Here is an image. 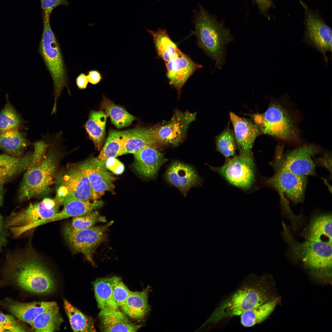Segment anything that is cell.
Masks as SVG:
<instances>
[{
  "label": "cell",
  "mask_w": 332,
  "mask_h": 332,
  "mask_svg": "<svg viewBox=\"0 0 332 332\" xmlns=\"http://www.w3.org/2000/svg\"><path fill=\"white\" fill-rule=\"evenodd\" d=\"M4 268L9 278L23 290L45 294L54 289L51 273L30 245L7 252Z\"/></svg>",
  "instance_id": "cell-1"
},
{
  "label": "cell",
  "mask_w": 332,
  "mask_h": 332,
  "mask_svg": "<svg viewBox=\"0 0 332 332\" xmlns=\"http://www.w3.org/2000/svg\"><path fill=\"white\" fill-rule=\"evenodd\" d=\"M193 23L198 45L220 69L224 61L226 45L232 40L228 30L200 6Z\"/></svg>",
  "instance_id": "cell-2"
},
{
  "label": "cell",
  "mask_w": 332,
  "mask_h": 332,
  "mask_svg": "<svg viewBox=\"0 0 332 332\" xmlns=\"http://www.w3.org/2000/svg\"><path fill=\"white\" fill-rule=\"evenodd\" d=\"M283 226L282 235L288 244L289 255L316 275H331L332 243L308 240L300 242L293 237L284 223Z\"/></svg>",
  "instance_id": "cell-3"
},
{
  "label": "cell",
  "mask_w": 332,
  "mask_h": 332,
  "mask_svg": "<svg viewBox=\"0 0 332 332\" xmlns=\"http://www.w3.org/2000/svg\"><path fill=\"white\" fill-rule=\"evenodd\" d=\"M263 285L260 282H255L242 286L220 304L204 325L240 315L245 311L267 302V290Z\"/></svg>",
  "instance_id": "cell-4"
},
{
  "label": "cell",
  "mask_w": 332,
  "mask_h": 332,
  "mask_svg": "<svg viewBox=\"0 0 332 332\" xmlns=\"http://www.w3.org/2000/svg\"><path fill=\"white\" fill-rule=\"evenodd\" d=\"M43 11V29L39 51L53 81L54 102L53 109L55 110L58 98L67 85L66 76L60 49L50 25L51 13Z\"/></svg>",
  "instance_id": "cell-5"
},
{
  "label": "cell",
  "mask_w": 332,
  "mask_h": 332,
  "mask_svg": "<svg viewBox=\"0 0 332 332\" xmlns=\"http://www.w3.org/2000/svg\"><path fill=\"white\" fill-rule=\"evenodd\" d=\"M38 164L32 166L24 174L18 192L20 202L49 193L57 166L56 153L50 149Z\"/></svg>",
  "instance_id": "cell-6"
},
{
  "label": "cell",
  "mask_w": 332,
  "mask_h": 332,
  "mask_svg": "<svg viewBox=\"0 0 332 332\" xmlns=\"http://www.w3.org/2000/svg\"><path fill=\"white\" fill-rule=\"evenodd\" d=\"M59 206L55 199L45 198L11 215L6 220V227L12 237L17 239L27 231L44 224L59 211Z\"/></svg>",
  "instance_id": "cell-7"
},
{
  "label": "cell",
  "mask_w": 332,
  "mask_h": 332,
  "mask_svg": "<svg viewBox=\"0 0 332 332\" xmlns=\"http://www.w3.org/2000/svg\"><path fill=\"white\" fill-rule=\"evenodd\" d=\"M253 119L261 133L285 141L297 139V131L291 117L279 103H271L264 113L254 114Z\"/></svg>",
  "instance_id": "cell-8"
},
{
  "label": "cell",
  "mask_w": 332,
  "mask_h": 332,
  "mask_svg": "<svg viewBox=\"0 0 332 332\" xmlns=\"http://www.w3.org/2000/svg\"><path fill=\"white\" fill-rule=\"evenodd\" d=\"M56 192L54 199L60 206L73 200L94 199L88 178L76 165L69 166L59 174L56 180Z\"/></svg>",
  "instance_id": "cell-9"
},
{
  "label": "cell",
  "mask_w": 332,
  "mask_h": 332,
  "mask_svg": "<svg viewBox=\"0 0 332 332\" xmlns=\"http://www.w3.org/2000/svg\"><path fill=\"white\" fill-rule=\"evenodd\" d=\"M113 223V221H111L104 225L93 226L81 230H75L70 224H67L63 229L64 237L74 252L82 254L94 265L93 255L95 250L103 241L106 231Z\"/></svg>",
  "instance_id": "cell-10"
},
{
  "label": "cell",
  "mask_w": 332,
  "mask_h": 332,
  "mask_svg": "<svg viewBox=\"0 0 332 332\" xmlns=\"http://www.w3.org/2000/svg\"><path fill=\"white\" fill-rule=\"evenodd\" d=\"M211 168L231 184L243 189L250 188L254 181L255 163L252 151L239 152L222 166Z\"/></svg>",
  "instance_id": "cell-11"
},
{
  "label": "cell",
  "mask_w": 332,
  "mask_h": 332,
  "mask_svg": "<svg viewBox=\"0 0 332 332\" xmlns=\"http://www.w3.org/2000/svg\"><path fill=\"white\" fill-rule=\"evenodd\" d=\"M305 13V30L303 41L307 45L321 53L325 61L328 58L327 51H332V31L318 14L301 2Z\"/></svg>",
  "instance_id": "cell-12"
},
{
  "label": "cell",
  "mask_w": 332,
  "mask_h": 332,
  "mask_svg": "<svg viewBox=\"0 0 332 332\" xmlns=\"http://www.w3.org/2000/svg\"><path fill=\"white\" fill-rule=\"evenodd\" d=\"M196 113L175 112L171 120L153 128L156 143L174 146L184 139L190 124L196 119Z\"/></svg>",
  "instance_id": "cell-13"
},
{
  "label": "cell",
  "mask_w": 332,
  "mask_h": 332,
  "mask_svg": "<svg viewBox=\"0 0 332 332\" xmlns=\"http://www.w3.org/2000/svg\"><path fill=\"white\" fill-rule=\"evenodd\" d=\"M76 165L88 178L94 199L99 200L105 192L113 191L116 178L98 157L89 158Z\"/></svg>",
  "instance_id": "cell-14"
},
{
  "label": "cell",
  "mask_w": 332,
  "mask_h": 332,
  "mask_svg": "<svg viewBox=\"0 0 332 332\" xmlns=\"http://www.w3.org/2000/svg\"><path fill=\"white\" fill-rule=\"evenodd\" d=\"M266 183L277 190L281 194L285 193L294 203L302 201L306 183V178L286 169L279 162H277L276 172L266 180Z\"/></svg>",
  "instance_id": "cell-15"
},
{
  "label": "cell",
  "mask_w": 332,
  "mask_h": 332,
  "mask_svg": "<svg viewBox=\"0 0 332 332\" xmlns=\"http://www.w3.org/2000/svg\"><path fill=\"white\" fill-rule=\"evenodd\" d=\"M317 150L314 145H304L290 152L284 160L279 162L284 168L297 175H314L315 165L312 157Z\"/></svg>",
  "instance_id": "cell-16"
},
{
  "label": "cell",
  "mask_w": 332,
  "mask_h": 332,
  "mask_svg": "<svg viewBox=\"0 0 332 332\" xmlns=\"http://www.w3.org/2000/svg\"><path fill=\"white\" fill-rule=\"evenodd\" d=\"M133 169L146 179L155 178L161 167L168 159L154 145L147 146L134 154Z\"/></svg>",
  "instance_id": "cell-17"
},
{
  "label": "cell",
  "mask_w": 332,
  "mask_h": 332,
  "mask_svg": "<svg viewBox=\"0 0 332 332\" xmlns=\"http://www.w3.org/2000/svg\"><path fill=\"white\" fill-rule=\"evenodd\" d=\"M165 63L169 84L179 92L194 72L202 67L180 50L174 57Z\"/></svg>",
  "instance_id": "cell-18"
},
{
  "label": "cell",
  "mask_w": 332,
  "mask_h": 332,
  "mask_svg": "<svg viewBox=\"0 0 332 332\" xmlns=\"http://www.w3.org/2000/svg\"><path fill=\"white\" fill-rule=\"evenodd\" d=\"M165 178L184 196L192 187L201 182L199 175L192 167L178 161H174L170 165L166 172Z\"/></svg>",
  "instance_id": "cell-19"
},
{
  "label": "cell",
  "mask_w": 332,
  "mask_h": 332,
  "mask_svg": "<svg viewBox=\"0 0 332 332\" xmlns=\"http://www.w3.org/2000/svg\"><path fill=\"white\" fill-rule=\"evenodd\" d=\"M230 116L239 152L251 151L256 138L261 133L258 126L255 122L239 117L232 112H230Z\"/></svg>",
  "instance_id": "cell-20"
},
{
  "label": "cell",
  "mask_w": 332,
  "mask_h": 332,
  "mask_svg": "<svg viewBox=\"0 0 332 332\" xmlns=\"http://www.w3.org/2000/svg\"><path fill=\"white\" fill-rule=\"evenodd\" d=\"M302 234L306 240L332 243V215L318 214L313 216Z\"/></svg>",
  "instance_id": "cell-21"
},
{
  "label": "cell",
  "mask_w": 332,
  "mask_h": 332,
  "mask_svg": "<svg viewBox=\"0 0 332 332\" xmlns=\"http://www.w3.org/2000/svg\"><path fill=\"white\" fill-rule=\"evenodd\" d=\"M98 316L102 331L136 332L142 326L134 324L117 310H101Z\"/></svg>",
  "instance_id": "cell-22"
},
{
  "label": "cell",
  "mask_w": 332,
  "mask_h": 332,
  "mask_svg": "<svg viewBox=\"0 0 332 332\" xmlns=\"http://www.w3.org/2000/svg\"><path fill=\"white\" fill-rule=\"evenodd\" d=\"M32 164V153L20 156L0 154V185L26 171Z\"/></svg>",
  "instance_id": "cell-23"
},
{
  "label": "cell",
  "mask_w": 332,
  "mask_h": 332,
  "mask_svg": "<svg viewBox=\"0 0 332 332\" xmlns=\"http://www.w3.org/2000/svg\"><path fill=\"white\" fill-rule=\"evenodd\" d=\"M104 203L101 200L95 199L72 200L64 204L61 211H58L45 223L89 214L101 208Z\"/></svg>",
  "instance_id": "cell-24"
},
{
  "label": "cell",
  "mask_w": 332,
  "mask_h": 332,
  "mask_svg": "<svg viewBox=\"0 0 332 332\" xmlns=\"http://www.w3.org/2000/svg\"><path fill=\"white\" fill-rule=\"evenodd\" d=\"M150 288L148 286L141 291H130L124 303L121 306L124 314L134 319L144 317L150 310L148 297Z\"/></svg>",
  "instance_id": "cell-25"
},
{
  "label": "cell",
  "mask_w": 332,
  "mask_h": 332,
  "mask_svg": "<svg viewBox=\"0 0 332 332\" xmlns=\"http://www.w3.org/2000/svg\"><path fill=\"white\" fill-rule=\"evenodd\" d=\"M57 304L55 302L23 303L11 301L8 304V308L10 312L18 319L31 325L39 314Z\"/></svg>",
  "instance_id": "cell-26"
},
{
  "label": "cell",
  "mask_w": 332,
  "mask_h": 332,
  "mask_svg": "<svg viewBox=\"0 0 332 332\" xmlns=\"http://www.w3.org/2000/svg\"><path fill=\"white\" fill-rule=\"evenodd\" d=\"M153 128H137L129 130L124 143L121 155L133 154L156 143Z\"/></svg>",
  "instance_id": "cell-27"
},
{
  "label": "cell",
  "mask_w": 332,
  "mask_h": 332,
  "mask_svg": "<svg viewBox=\"0 0 332 332\" xmlns=\"http://www.w3.org/2000/svg\"><path fill=\"white\" fill-rule=\"evenodd\" d=\"M28 144L25 133L19 129L0 132V148L10 155L21 156Z\"/></svg>",
  "instance_id": "cell-28"
},
{
  "label": "cell",
  "mask_w": 332,
  "mask_h": 332,
  "mask_svg": "<svg viewBox=\"0 0 332 332\" xmlns=\"http://www.w3.org/2000/svg\"><path fill=\"white\" fill-rule=\"evenodd\" d=\"M95 296L101 310H116L119 307L113 296L111 278L97 279L93 283Z\"/></svg>",
  "instance_id": "cell-29"
},
{
  "label": "cell",
  "mask_w": 332,
  "mask_h": 332,
  "mask_svg": "<svg viewBox=\"0 0 332 332\" xmlns=\"http://www.w3.org/2000/svg\"><path fill=\"white\" fill-rule=\"evenodd\" d=\"M63 322L57 304L39 314L30 325L36 332H54L59 330Z\"/></svg>",
  "instance_id": "cell-30"
},
{
  "label": "cell",
  "mask_w": 332,
  "mask_h": 332,
  "mask_svg": "<svg viewBox=\"0 0 332 332\" xmlns=\"http://www.w3.org/2000/svg\"><path fill=\"white\" fill-rule=\"evenodd\" d=\"M145 28L153 38L158 56L165 63L176 56L180 49L170 38L165 29H159L154 31Z\"/></svg>",
  "instance_id": "cell-31"
},
{
  "label": "cell",
  "mask_w": 332,
  "mask_h": 332,
  "mask_svg": "<svg viewBox=\"0 0 332 332\" xmlns=\"http://www.w3.org/2000/svg\"><path fill=\"white\" fill-rule=\"evenodd\" d=\"M107 116L102 110L91 111L85 128L95 147L98 149L104 140Z\"/></svg>",
  "instance_id": "cell-32"
},
{
  "label": "cell",
  "mask_w": 332,
  "mask_h": 332,
  "mask_svg": "<svg viewBox=\"0 0 332 332\" xmlns=\"http://www.w3.org/2000/svg\"><path fill=\"white\" fill-rule=\"evenodd\" d=\"M129 132V130L110 131L98 158L105 164L109 158L121 156L124 141Z\"/></svg>",
  "instance_id": "cell-33"
},
{
  "label": "cell",
  "mask_w": 332,
  "mask_h": 332,
  "mask_svg": "<svg viewBox=\"0 0 332 332\" xmlns=\"http://www.w3.org/2000/svg\"><path fill=\"white\" fill-rule=\"evenodd\" d=\"M64 310L74 332L95 331L93 322L88 317L64 298Z\"/></svg>",
  "instance_id": "cell-34"
},
{
  "label": "cell",
  "mask_w": 332,
  "mask_h": 332,
  "mask_svg": "<svg viewBox=\"0 0 332 332\" xmlns=\"http://www.w3.org/2000/svg\"><path fill=\"white\" fill-rule=\"evenodd\" d=\"M277 301H271L245 311L240 316V322L244 327H250L264 321L275 309Z\"/></svg>",
  "instance_id": "cell-35"
},
{
  "label": "cell",
  "mask_w": 332,
  "mask_h": 332,
  "mask_svg": "<svg viewBox=\"0 0 332 332\" xmlns=\"http://www.w3.org/2000/svg\"><path fill=\"white\" fill-rule=\"evenodd\" d=\"M6 103L0 112V132L19 129L23 122L20 114L6 96Z\"/></svg>",
  "instance_id": "cell-36"
},
{
  "label": "cell",
  "mask_w": 332,
  "mask_h": 332,
  "mask_svg": "<svg viewBox=\"0 0 332 332\" xmlns=\"http://www.w3.org/2000/svg\"><path fill=\"white\" fill-rule=\"evenodd\" d=\"M106 114L109 116L112 122L118 128L130 125L134 120V116L124 109L109 101L104 103Z\"/></svg>",
  "instance_id": "cell-37"
},
{
  "label": "cell",
  "mask_w": 332,
  "mask_h": 332,
  "mask_svg": "<svg viewBox=\"0 0 332 332\" xmlns=\"http://www.w3.org/2000/svg\"><path fill=\"white\" fill-rule=\"evenodd\" d=\"M216 150L226 157L233 156L236 149L234 134L229 128L216 138Z\"/></svg>",
  "instance_id": "cell-38"
},
{
  "label": "cell",
  "mask_w": 332,
  "mask_h": 332,
  "mask_svg": "<svg viewBox=\"0 0 332 332\" xmlns=\"http://www.w3.org/2000/svg\"><path fill=\"white\" fill-rule=\"evenodd\" d=\"M106 221L105 217L101 215L95 210L87 214L73 217L70 224L73 229L81 230L92 227L97 223Z\"/></svg>",
  "instance_id": "cell-39"
},
{
  "label": "cell",
  "mask_w": 332,
  "mask_h": 332,
  "mask_svg": "<svg viewBox=\"0 0 332 332\" xmlns=\"http://www.w3.org/2000/svg\"><path fill=\"white\" fill-rule=\"evenodd\" d=\"M113 285V292L114 299L118 307L124 303L130 290L118 277L111 278Z\"/></svg>",
  "instance_id": "cell-40"
},
{
  "label": "cell",
  "mask_w": 332,
  "mask_h": 332,
  "mask_svg": "<svg viewBox=\"0 0 332 332\" xmlns=\"http://www.w3.org/2000/svg\"><path fill=\"white\" fill-rule=\"evenodd\" d=\"M0 324L6 331L24 332L26 329L12 315L0 313Z\"/></svg>",
  "instance_id": "cell-41"
},
{
  "label": "cell",
  "mask_w": 332,
  "mask_h": 332,
  "mask_svg": "<svg viewBox=\"0 0 332 332\" xmlns=\"http://www.w3.org/2000/svg\"><path fill=\"white\" fill-rule=\"evenodd\" d=\"M34 146V151L32 153V165L31 166L38 164L42 160L48 146L47 144L43 140L35 143Z\"/></svg>",
  "instance_id": "cell-42"
},
{
  "label": "cell",
  "mask_w": 332,
  "mask_h": 332,
  "mask_svg": "<svg viewBox=\"0 0 332 332\" xmlns=\"http://www.w3.org/2000/svg\"><path fill=\"white\" fill-rule=\"evenodd\" d=\"M105 165L108 170L116 175L122 174L124 169L123 164L116 157H111L105 162Z\"/></svg>",
  "instance_id": "cell-43"
},
{
  "label": "cell",
  "mask_w": 332,
  "mask_h": 332,
  "mask_svg": "<svg viewBox=\"0 0 332 332\" xmlns=\"http://www.w3.org/2000/svg\"><path fill=\"white\" fill-rule=\"evenodd\" d=\"M42 8L51 13L57 6L61 5H67V0H40Z\"/></svg>",
  "instance_id": "cell-44"
},
{
  "label": "cell",
  "mask_w": 332,
  "mask_h": 332,
  "mask_svg": "<svg viewBox=\"0 0 332 332\" xmlns=\"http://www.w3.org/2000/svg\"><path fill=\"white\" fill-rule=\"evenodd\" d=\"M8 228L6 227V220H0V251L8 243Z\"/></svg>",
  "instance_id": "cell-45"
},
{
  "label": "cell",
  "mask_w": 332,
  "mask_h": 332,
  "mask_svg": "<svg viewBox=\"0 0 332 332\" xmlns=\"http://www.w3.org/2000/svg\"><path fill=\"white\" fill-rule=\"evenodd\" d=\"M87 76L89 82L94 85L98 83L102 79L100 73L95 70L89 71Z\"/></svg>",
  "instance_id": "cell-46"
},
{
  "label": "cell",
  "mask_w": 332,
  "mask_h": 332,
  "mask_svg": "<svg viewBox=\"0 0 332 332\" xmlns=\"http://www.w3.org/2000/svg\"><path fill=\"white\" fill-rule=\"evenodd\" d=\"M88 83L87 75L84 73H80L76 79L77 85L80 89H85Z\"/></svg>",
  "instance_id": "cell-47"
},
{
  "label": "cell",
  "mask_w": 332,
  "mask_h": 332,
  "mask_svg": "<svg viewBox=\"0 0 332 332\" xmlns=\"http://www.w3.org/2000/svg\"><path fill=\"white\" fill-rule=\"evenodd\" d=\"M261 11L263 13L273 6V4L271 0H254Z\"/></svg>",
  "instance_id": "cell-48"
},
{
  "label": "cell",
  "mask_w": 332,
  "mask_h": 332,
  "mask_svg": "<svg viewBox=\"0 0 332 332\" xmlns=\"http://www.w3.org/2000/svg\"><path fill=\"white\" fill-rule=\"evenodd\" d=\"M321 162H322V164L326 167H327L328 169H330V157L329 156L327 155L326 156H325L323 157L321 160Z\"/></svg>",
  "instance_id": "cell-49"
},
{
  "label": "cell",
  "mask_w": 332,
  "mask_h": 332,
  "mask_svg": "<svg viewBox=\"0 0 332 332\" xmlns=\"http://www.w3.org/2000/svg\"><path fill=\"white\" fill-rule=\"evenodd\" d=\"M2 190V185H0V206L2 205L3 201Z\"/></svg>",
  "instance_id": "cell-50"
},
{
  "label": "cell",
  "mask_w": 332,
  "mask_h": 332,
  "mask_svg": "<svg viewBox=\"0 0 332 332\" xmlns=\"http://www.w3.org/2000/svg\"><path fill=\"white\" fill-rule=\"evenodd\" d=\"M4 331H6L3 326L0 324V332Z\"/></svg>",
  "instance_id": "cell-51"
},
{
  "label": "cell",
  "mask_w": 332,
  "mask_h": 332,
  "mask_svg": "<svg viewBox=\"0 0 332 332\" xmlns=\"http://www.w3.org/2000/svg\"><path fill=\"white\" fill-rule=\"evenodd\" d=\"M2 217L0 214V220L2 219Z\"/></svg>",
  "instance_id": "cell-52"
}]
</instances>
